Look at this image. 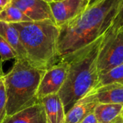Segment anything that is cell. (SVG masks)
Returning a JSON list of instances; mask_svg holds the SVG:
<instances>
[{
	"label": "cell",
	"mask_w": 123,
	"mask_h": 123,
	"mask_svg": "<svg viewBox=\"0 0 123 123\" xmlns=\"http://www.w3.org/2000/svg\"><path fill=\"white\" fill-rule=\"evenodd\" d=\"M103 35L72 55L62 59L69 64L67 78L58 93L65 113L99 83L97 58Z\"/></svg>",
	"instance_id": "7a4b0ae2"
},
{
	"label": "cell",
	"mask_w": 123,
	"mask_h": 123,
	"mask_svg": "<svg viewBox=\"0 0 123 123\" xmlns=\"http://www.w3.org/2000/svg\"><path fill=\"white\" fill-rule=\"evenodd\" d=\"M100 0H90L89 2H88V6H91V5H94V4L97 3L98 1H99Z\"/></svg>",
	"instance_id": "7402d4cb"
},
{
	"label": "cell",
	"mask_w": 123,
	"mask_h": 123,
	"mask_svg": "<svg viewBox=\"0 0 123 123\" xmlns=\"http://www.w3.org/2000/svg\"><path fill=\"white\" fill-rule=\"evenodd\" d=\"M123 123V122H122V123Z\"/></svg>",
	"instance_id": "83f0119b"
},
{
	"label": "cell",
	"mask_w": 123,
	"mask_h": 123,
	"mask_svg": "<svg viewBox=\"0 0 123 123\" xmlns=\"http://www.w3.org/2000/svg\"><path fill=\"white\" fill-rule=\"evenodd\" d=\"M122 116H123V114H122Z\"/></svg>",
	"instance_id": "cb8c5ba5"
},
{
	"label": "cell",
	"mask_w": 123,
	"mask_h": 123,
	"mask_svg": "<svg viewBox=\"0 0 123 123\" xmlns=\"http://www.w3.org/2000/svg\"><path fill=\"white\" fill-rule=\"evenodd\" d=\"M0 35L16 52L17 55V58L25 59V51L20 41L18 31L12 25L0 22Z\"/></svg>",
	"instance_id": "5bb4252c"
},
{
	"label": "cell",
	"mask_w": 123,
	"mask_h": 123,
	"mask_svg": "<svg viewBox=\"0 0 123 123\" xmlns=\"http://www.w3.org/2000/svg\"><path fill=\"white\" fill-rule=\"evenodd\" d=\"M2 123H48L44 108L40 100L34 105L7 116Z\"/></svg>",
	"instance_id": "30bf717a"
},
{
	"label": "cell",
	"mask_w": 123,
	"mask_h": 123,
	"mask_svg": "<svg viewBox=\"0 0 123 123\" xmlns=\"http://www.w3.org/2000/svg\"><path fill=\"white\" fill-rule=\"evenodd\" d=\"M44 1H47L48 3H49V2H51V1H53V0H44Z\"/></svg>",
	"instance_id": "603a6c76"
},
{
	"label": "cell",
	"mask_w": 123,
	"mask_h": 123,
	"mask_svg": "<svg viewBox=\"0 0 123 123\" xmlns=\"http://www.w3.org/2000/svg\"><path fill=\"white\" fill-rule=\"evenodd\" d=\"M17 55L14 49L8 44V43L0 35V60L3 63L4 61L16 59Z\"/></svg>",
	"instance_id": "ac0fdd59"
},
{
	"label": "cell",
	"mask_w": 123,
	"mask_h": 123,
	"mask_svg": "<svg viewBox=\"0 0 123 123\" xmlns=\"http://www.w3.org/2000/svg\"><path fill=\"white\" fill-rule=\"evenodd\" d=\"M99 104H123V85L109 84L94 88Z\"/></svg>",
	"instance_id": "4fadbf2b"
},
{
	"label": "cell",
	"mask_w": 123,
	"mask_h": 123,
	"mask_svg": "<svg viewBox=\"0 0 123 123\" xmlns=\"http://www.w3.org/2000/svg\"><path fill=\"white\" fill-rule=\"evenodd\" d=\"M12 0H0V9H3L7 6L11 4Z\"/></svg>",
	"instance_id": "44dd1931"
},
{
	"label": "cell",
	"mask_w": 123,
	"mask_h": 123,
	"mask_svg": "<svg viewBox=\"0 0 123 123\" xmlns=\"http://www.w3.org/2000/svg\"><path fill=\"white\" fill-rule=\"evenodd\" d=\"M39 100L43 106L48 123H65L66 113L58 94L46 96Z\"/></svg>",
	"instance_id": "8fae6325"
},
{
	"label": "cell",
	"mask_w": 123,
	"mask_h": 123,
	"mask_svg": "<svg viewBox=\"0 0 123 123\" xmlns=\"http://www.w3.org/2000/svg\"><path fill=\"white\" fill-rule=\"evenodd\" d=\"M123 104H99L94 109L99 123H121Z\"/></svg>",
	"instance_id": "7c38bea8"
},
{
	"label": "cell",
	"mask_w": 123,
	"mask_h": 123,
	"mask_svg": "<svg viewBox=\"0 0 123 123\" xmlns=\"http://www.w3.org/2000/svg\"><path fill=\"white\" fill-rule=\"evenodd\" d=\"M97 104L98 101L94 89L79 99L66 113L65 123H78L86 115L94 111Z\"/></svg>",
	"instance_id": "9c48e42d"
},
{
	"label": "cell",
	"mask_w": 123,
	"mask_h": 123,
	"mask_svg": "<svg viewBox=\"0 0 123 123\" xmlns=\"http://www.w3.org/2000/svg\"><path fill=\"white\" fill-rule=\"evenodd\" d=\"M1 10H2V9H0V12H1Z\"/></svg>",
	"instance_id": "484cf974"
},
{
	"label": "cell",
	"mask_w": 123,
	"mask_h": 123,
	"mask_svg": "<svg viewBox=\"0 0 123 123\" xmlns=\"http://www.w3.org/2000/svg\"><path fill=\"white\" fill-rule=\"evenodd\" d=\"M88 2H89V1H90V0H88Z\"/></svg>",
	"instance_id": "4316f807"
},
{
	"label": "cell",
	"mask_w": 123,
	"mask_h": 123,
	"mask_svg": "<svg viewBox=\"0 0 123 123\" xmlns=\"http://www.w3.org/2000/svg\"><path fill=\"white\" fill-rule=\"evenodd\" d=\"M11 4L18 8L32 22L44 20L54 22L49 4L44 0H12Z\"/></svg>",
	"instance_id": "ba28073f"
},
{
	"label": "cell",
	"mask_w": 123,
	"mask_h": 123,
	"mask_svg": "<svg viewBox=\"0 0 123 123\" xmlns=\"http://www.w3.org/2000/svg\"><path fill=\"white\" fill-rule=\"evenodd\" d=\"M4 76L2 62L0 60V123H3L7 117V94Z\"/></svg>",
	"instance_id": "e0dca14e"
},
{
	"label": "cell",
	"mask_w": 123,
	"mask_h": 123,
	"mask_svg": "<svg viewBox=\"0 0 123 123\" xmlns=\"http://www.w3.org/2000/svg\"><path fill=\"white\" fill-rule=\"evenodd\" d=\"M109 84H120L123 85V63L104 74L99 75V83L96 88Z\"/></svg>",
	"instance_id": "2e32d148"
},
{
	"label": "cell",
	"mask_w": 123,
	"mask_h": 123,
	"mask_svg": "<svg viewBox=\"0 0 123 123\" xmlns=\"http://www.w3.org/2000/svg\"></svg>",
	"instance_id": "f1b7e54d"
},
{
	"label": "cell",
	"mask_w": 123,
	"mask_h": 123,
	"mask_svg": "<svg viewBox=\"0 0 123 123\" xmlns=\"http://www.w3.org/2000/svg\"><path fill=\"white\" fill-rule=\"evenodd\" d=\"M55 24L59 27L82 13L88 6V0H60L49 2Z\"/></svg>",
	"instance_id": "52a82bcc"
},
{
	"label": "cell",
	"mask_w": 123,
	"mask_h": 123,
	"mask_svg": "<svg viewBox=\"0 0 123 123\" xmlns=\"http://www.w3.org/2000/svg\"><path fill=\"white\" fill-rule=\"evenodd\" d=\"M53 1H60V0H53Z\"/></svg>",
	"instance_id": "d4e9b609"
},
{
	"label": "cell",
	"mask_w": 123,
	"mask_h": 123,
	"mask_svg": "<svg viewBox=\"0 0 123 123\" xmlns=\"http://www.w3.org/2000/svg\"><path fill=\"white\" fill-rule=\"evenodd\" d=\"M0 22L14 24L31 21L18 8L10 4L0 12Z\"/></svg>",
	"instance_id": "9a60e30c"
},
{
	"label": "cell",
	"mask_w": 123,
	"mask_h": 123,
	"mask_svg": "<svg viewBox=\"0 0 123 123\" xmlns=\"http://www.w3.org/2000/svg\"><path fill=\"white\" fill-rule=\"evenodd\" d=\"M123 63V27H110L103 35L98 58L99 74H104Z\"/></svg>",
	"instance_id": "5b68a950"
},
{
	"label": "cell",
	"mask_w": 123,
	"mask_h": 123,
	"mask_svg": "<svg viewBox=\"0 0 123 123\" xmlns=\"http://www.w3.org/2000/svg\"><path fill=\"white\" fill-rule=\"evenodd\" d=\"M78 123H99V122L94 114V112H92L83 118Z\"/></svg>",
	"instance_id": "ffe728a7"
},
{
	"label": "cell",
	"mask_w": 123,
	"mask_h": 123,
	"mask_svg": "<svg viewBox=\"0 0 123 123\" xmlns=\"http://www.w3.org/2000/svg\"><path fill=\"white\" fill-rule=\"evenodd\" d=\"M122 27H123V0H120L117 14L111 27L118 28Z\"/></svg>",
	"instance_id": "d6986e66"
},
{
	"label": "cell",
	"mask_w": 123,
	"mask_h": 123,
	"mask_svg": "<svg viewBox=\"0 0 123 123\" xmlns=\"http://www.w3.org/2000/svg\"><path fill=\"white\" fill-rule=\"evenodd\" d=\"M120 0H100L59 27L58 53L65 59L102 36L112 25Z\"/></svg>",
	"instance_id": "6da1fadb"
},
{
	"label": "cell",
	"mask_w": 123,
	"mask_h": 123,
	"mask_svg": "<svg viewBox=\"0 0 123 123\" xmlns=\"http://www.w3.org/2000/svg\"><path fill=\"white\" fill-rule=\"evenodd\" d=\"M18 31L25 60L33 66L46 70L60 61L58 53L59 30L54 22H25L11 24Z\"/></svg>",
	"instance_id": "3957f363"
},
{
	"label": "cell",
	"mask_w": 123,
	"mask_h": 123,
	"mask_svg": "<svg viewBox=\"0 0 123 123\" xmlns=\"http://www.w3.org/2000/svg\"><path fill=\"white\" fill-rule=\"evenodd\" d=\"M68 68V62L60 60L44 71L38 89V100L46 96L59 93L67 78Z\"/></svg>",
	"instance_id": "8992f818"
},
{
	"label": "cell",
	"mask_w": 123,
	"mask_h": 123,
	"mask_svg": "<svg viewBox=\"0 0 123 123\" xmlns=\"http://www.w3.org/2000/svg\"><path fill=\"white\" fill-rule=\"evenodd\" d=\"M44 71L33 66L25 59H15L12 68L4 76L7 116L12 115L39 101L37 94Z\"/></svg>",
	"instance_id": "277c9868"
}]
</instances>
